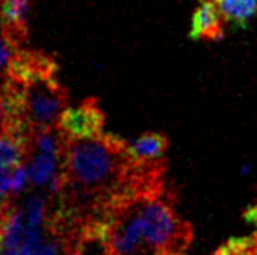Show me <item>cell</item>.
I'll return each instance as SVG.
<instances>
[{
  "label": "cell",
  "mask_w": 257,
  "mask_h": 255,
  "mask_svg": "<svg viewBox=\"0 0 257 255\" xmlns=\"http://www.w3.org/2000/svg\"><path fill=\"white\" fill-rule=\"evenodd\" d=\"M106 116L98 99L86 98L75 107H67L59 119V129L75 140L103 135Z\"/></svg>",
  "instance_id": "4"
},
{
  "label": "cell",
  "mask_w": 257,
  "mask_h": 255,
  "mask_svg": "<svg viewBox=\"0 0 257 255\" xmlns=\"http://www.w3.org/2000/svg\"><path fill=\"white\" fill-rule=\"evenodd\" d=\"M166 255H181V253H166Z\"/></svg>",
  "instance_id": "19"
},
{
  "label": "cell",
  "mask_w": 257,
  "mask_h": 255,
  "mask_svg": "<svg viewBox=\"0 0 257 255\" xmlns=\"http://www.w3.org/2000/svg\"><path fill=\"white\" fill-rule=\"evenodd\" d=\"M22 85L23 114L33 132L59 127V119L69 104V95L57 77L36 78Z\"/></svg>",
  "instance_id": "2"
},
{
  "label": "cell",
  "mask_w": 257,
  "mask_h": 255,
  "mask_svg": "<svg viewBox=\"0 0 257 255\" xmlns=\"http://www.w3.org/2000/svg\"><path fill=\"white\" fill-rule=\"evenodd\" d=\"M33 0H0V30L17 49L28 39V13Z\"/></svg>",
  "instance_id": "6"
},
{
  "label": "cell",
  "mask_w": 257,
  "mask_h": 255,
  "mask_svg": "<svg viewBox=\"0 0 257 255\" xmlns=\"http://www.w3.org/2000/svg\"><path fill=\"white\" fill-rule=\"evenodd\" d=\"M30 156V143L12 135L9 132H0V167H13L26 163Z\"/></svg>",
  "instance_id": "11"
},
{
  "label": "cell",
  "mask_w": 257,
  "mask_h": 255,
  "mask_svg": "<svg viewBox=\"0 0 257 255\" xmlns=\"http://www.w3.org/2000/svg\"><path fill=\"white\" fill-rule=\"evenodd\" d=\"M17 48L10 43V39L4 35V31L0 30V80H4L9 72L10 60L15 54Z\"/></svg>",
  "instance_id": "14"
},
{
  "label": "cell",
  "mask_w": 257,
  "mask_h": 255,
  "mask_svg": "<svg viewBox=\"0 0 257 255\" xmlns=\"http://www.w3.org/2000/svg\"><path fill=\"white\" fill-rule=\"evenodd\" d=\"M59 62L51 54L33 49H17L10 60L7 78L18 83H28L36 78L57 77Z\"/></svg>",
  "instance_id": "5"
},
{
  "label": "cell",
  "mask_w": 257,
  "mask_h": 255,
  "mask_svg": "<svg viewBox=\"0 0 257 255\" xmlns=\"http://www.w3.org/2000/svg\"><path fill=\"white\" fill-rule=\"evenodd\" d=\"M62 158L49 153L31 151L26 159L30 182L35 185H49V182L62 169Z\"/></svg>",
  "instance_id": "8"
},
{
  "label": "cell",
  "mask_w": 257,
  "mask_h": 255,
  "mask_svg": "<svg viewBox=\"0 0 257 255\" xmlns=\"http://www.w3.org/2000/svg\"><path fill=\"white\" fill-rule=\"evenodd\" d=\"M20 208H22L23 219L28 227L41 229V224H46L49 219L47 218V200L39 193H31Z\"/></svg>",
  "instance_id": "12"
},
{
  "label": "cell",
  "mask_w": 257,
  "mask_h": 255,
  "mask_svg": "<svg viewBox=\"0 0 257 255\" xmlns=\"http://www.w3.org/2000/svg\"><path fill=\"white\" fill-rule=\"evenodd\" d=\"M212 255H257V232L246 237H231Z\"/></svg>",
  "instance_id": "13"
},
{
  "label": "cell",
  "mask_w": 257,
  "mask_h": 255,
  "mask_svg": "<svg viewBox=\"0 0 257 255\" xmlns=\"http://www.w3.org/2000/svg\"><path fill=\"white\" fill-rule=\"evenodd\" d=\"M0 255H26L23 247H17V249H4Z\"/></svg>",
  "instance_id": "18"
},
{
  "label": "cell",
  "mask_w": 257,
  "mask_h": 255,
  "mask_svg": "<svg viewBox=\"0 0 257 255\" xmlns=\"http://www.w3.org/2000/svg\"><path fill=\"white\" fill-rule=\"evenodd\" d=\"M12 193V167H0V202Z\"/></svg>",
  "instance_id": "16"
},
{
  "label": "cell",
  "mask_w": 257,
  "mask_h": 255,
  "mask_svg": "<svg viewBox=\"0 0 257 255\" xmlns=\"http://www.w3.org/2000/svg\"><path fill=\"white\" fill-rule=\"evenodd\" d=\"M242 218L249 226L254 227V232H257V202L251 203L242 211Z\"/></svg>",
  "instance_id": "17"
},
{
  "label": "cell",
  "mask_w": 257,
  "mask_h": 255,
  "mask_svg": "<svg viewBox=\"0 0 257 255\" xmlns=\"http://www.w3.org/2000/svg\"><path fill=\"white\" fill-rule=\"evenodd\" d=\"M223 15L213 0H199V7L192 15L189 36L192 39H208V41H221L225 30H223Z\"/></svg>",
  "instance_id": "7"
},
{
  "label": "cell",
  "mask_w": 257,
  "mask_h": 255,
  "mask_svg": "<svg viewBox=\"0 0 257 255\" xmlns=\"http://www.w3.org/2000/svg\"><path fill=\"white\" fill-rule=\"evenodd\" d=\"M170 140L165 133L145 132L128 143V153L137 159H161L168 150Z\"/></svg>",
  "instance_id": "9"
},
{
  "label": "cell",
  "mask_w": 257,
  "mask_h": 255,
  "mask_svg": "<svg viewBox=\"0 0 257 255\" xmlns=\"http://www.w3.org/2000/svg\"><path fill=\"white\" fill-rule=\"evenodd\" d=\"M23 250L26 255H59L57 245L49 242V240H44V239H41L36 244L23 245Z\"/></svg>",
  "instance_id": "15"
},
{
  "label": "cell",
  "mask_w": 257,
  "mask_h": 255,
  "mask_svg": "<svg viewBox=\"0 0 257 255\" xmlns=\"http://www.w3.org/2000/svg\"><path fill=\"white\" fill-rule=\"evenodd\" d=\"M174 203L176 198L170 190L139 200L142 229L155 255H184L194 240L192 224L179 216Z\"/></svg>",
  "instance_id": "1"
},
{
  "label": "cell",
  "mask_w": 257,
  "mask_h": 255,
  "mask_svg": "<svg viewBox=\"0 0 257 255\" xmlns=\"http://www.w3.org/2000/svg\"><path fill=\"white\" fill-rule=\"evenodd\" d=\"M103 245L104 255H155L142 229L139 200L124 202L107 213Z\"/></svg>",
  "instance_id": "3"
},
{
  "label": "cell",
  "mask_w": 257,
  "mask_h": 255,
  "mask_svg": "<svg viewBox=\"0 0 257 255\" xmlns=\"http://www.w3.org/2000/svg\"><path fill=\"white\" fill-rule=\"evenodd\" d=\"M225 22L236 28H246L257 13V0H213Z\"/></svg>",
  "instance_id": "10"
}]
</instances>
